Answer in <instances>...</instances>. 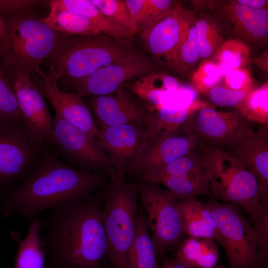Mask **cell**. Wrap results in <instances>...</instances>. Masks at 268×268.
Listing matches in <instances>:
<instances>
[{
    "label": "cell",
    "mask_w": 268,
    "mask_h": 268,
    "mask_svg": "<svg viewBox=\"0 0 268 268\" xmlns=\"http://www.w3.org/2000/svg\"><path fill=\"white\" fill-rule=\"evenodd\" d=\"M99 197L52 209L41 219L46 268H101L107 245Z\"/></svg>",
    "instance_id": "1"
},
{
    "label": "cell",
    "mask_w": 268,
    "mask_h": 268,
    "mask_svg": "<svg viewBox=\"0 0 268 268\" xmlns=\"http://www.w3.org/2000/svg\"><path fill=\"white\" fill-rule=\"evenodd\" d=\"M103 171L77 169L53 154L45 156L0 205L3 217L16 214L30 221L42 211L85 199L103 186Z\"/></svg>",
    "instance_id": "2"
},
{
    "label": "cell",
    "mask_w": 268,
    "mask_h": 268,
    "mask_svg": "<svg viewBox=\"0 0 268 268\" xmlns=\"http://www.w3.org/2000/svg\"><path fill=\"white\" fill-rule=\"evenodd\" d=\"M143 54L131 41L107 35L81 36L62 33L46 61L58 80L71 85L98 68Z\"/></svg>",
    "instance_id": "3"
},
{
    "label": "cell",
    "mask_w": 268,
    "mask_h": 268,
    "mask_svg": "<svg viewBox=\"0 0 268 268\" xmlns=\"http://www.w3.org/2000/svg\"><path fill=\"white\" fill-rule=\"evenodd\" d=\"M7 38L0 56L2 76L13 82L20 73L30 74L49 57L62 33L51 29L31 10L0 15Z\"/></svg>",
    "instance_id": "4"
},
{
    "label": "cell",
    "mask_w": 268,
    "mask_h": 268,
    "mask_svg": "<svg viewBox=\"0 0 268 268\" xmlns=\"http://www.w3.org/2000/svg\"><path fill=\"white\" fill-rule=\"evenodd\" d=\"M102 208L106 255L113 268H127L128 252L134 240L138 205V184L126 181L124 174L110 176Z\"/></svg>",
    "instance_id": "5"
},
{
    "label": "cell",
    "mask_w": 268,
    "mask_h": 268,
    "mask_svg": "<svg viewBox=\"0 0 268 268\" xmlns=\"http://www.w3.org/2000/svg\"><path fill=\"white\" fill-rule=\"evenodd\" d=\"M204 203L216 222L230 268H259L265 265L268 251L240 208L215 200Z\"/></svg>",
    "instance_id": "6"
},
{
    "label": "cell",
    "mask_w": 268,
    "mask_h": 268,
    "mask_svg": "<svg viewBox=\"0 0 268 268\" xmlns=\"http://www.w3.org/2000/svg\"><path fill=\"white\" fill-rule=\"evenodd\" d=\"M138 191L156 253L163 255L168 248L179 247L185 234L176 196L154 183L143 182Z\"/></svg>",
    "instance_id": "7"
},
{
    "label": "cell",
    "mask_w": 268,
    "mask_h": 268,
    "mask_svg": "<svg viewBox=\"0 0 268 268\" xmlns=\"http://www.w3.org/2000/svg\"><path fill=\"white\" fill-rule=\"evenodd\" d=\"M48 142L79 169L103 171L110 177L117 172L111 158L95 145L85 132L56 113Z\"/></svg>",
    "instance_id": "8"
},
{
    "label": "cell",
    "mask_w": 268,
    "mask_h": 268,
    "mask_svg": "<svg viewBox=\"0 0 268 268\" xmlns=\"http://www.w3.org/2000/svg\"><path fill=\"white\" fill-rule=\"evenodd\" d=\"M42 147L24 125L0 119V187L22 181Z\"/></svg>",
    "instance_id": "9"
},
{
    "label": "cell",
    "mask_w": 268,
    "mask_h": 268,
    "mask_svg": "<svg viewBox=\"0 0 268 268\" xmlns=\"http://www.w3.org/2000/svg\"><path fill=\"white\" fill-rule=\"evenodd\" d=\"M161 66L152 57L142 54L98 68L70 86L79 97L111 94L127 81L136 79Z\"/></svg>",
    "instance_id": "10"
},
{
    "label": "cell",
    "mask_w": 268,
    "mask_h": 268,
    "mask_svg": "<svg viewBox=\"0 0 268 268\" xmlns=\"http://www.w3.org/2000/svg\"><path fill=\"white\" fill-rule=\"evenodd\" d=\"M200 6L215 12L221 22L236 39L263 44L268 38V10L253 8L234 0H209ZM199 3H200L199 2ZM222 23V24H223Z\"/></svg>",
    "instance_id": "11"
},
{
    "label": "cell",
    "mask_w": 268,
    "mask_h": 268,
    "mask_svg": "<svg viewBox=\"0 0 268 268\" xmlns=\"http://www.w3.org/2000/svg\"><path fill=\"white\" fill-rule=\"evenodd\" d=\"M248 125L237 110L218 111L207 104L196 111L182 129L187 135L197 134L218 147L230 145Z\"/></svg>",
    "instance_id": "12"
},
{
    "label": "cell",
    "mask_w": 268,
    "mask_h": 268,
    "mask_svg": "<svg viewBox=\"0 0 268 268\" xmlns=\"http://www.w3.org/2000/svg\"><path fill=\"white\" fill-rule=\"evenodd\" d=\"M49 68V72L40 67L35 70L42 78L39 91L50 101L56 113L82 130L94 140L100 130L89 106L76 93L61 90L54 70Z\"/></svg>",
    "instance_id": "13"
},
{
    "label": "cell",
    "mask_w": 268,
    "mask_h": 268,
    "mask_svg": "<svg viewBox=\"0 0 268 268\" xmlns=\"http://www.w3.org/2000/svg\"><path fill=\"white\" fill-rule=\"evenodd\" d=\"M200 139L197 134H177L159 139L147 138L127 172L138 174L140 177L154 174L193 151Z\"/></svg>",
    "instance_id": "14"
},
{
    "label": "cell",
    "mask_w": 268,
    "mask_h": 268,
    "mask_svg": "<svg viewBox=\"0 0 268 268\" xmlns=\"http://www.w3.org/2000/svg\"><path fill=\"white\" fill-rule=\"evenodd\" d=\"M147 139L144 125L130 124L100 130L94 143L111 158L117 171L124 174Z\"/></svg>",
    "instance_id": "15"
},
{
    "label": "cell",
    "mask_w": 268,
    "mask_h": 268,
    "mask_svg": "<svg viewBox=\"0 0 268 268\" xmlns=\"http://www.w3.org/2000/svg\"><path fill=\"white\" fill-rule=\"evenodd\" d=\"M13 88L28 132L43 147L51 134L53 118L41 93L26 73L14 77Z\"/></svg>",
    "instance_id": "16"
},
{
    "label": "cell",
    "mask_w": 268,
    "mask_h": 268,
    "mask_svg": "<svg viewBox=\"0 0 268 268\" xmlns=\"http://www.w3.org/2000/svg\"><path fill=\"white\" fill-rule=\"evenodd\" d=\"M89 106L99 130L119 125H144L149 111L122 87L105 95L87 96Z\"/></svg>",
    "instance_id": "17"
},
{
    "label": "cell",
    "mask_w": 268,
    "mask_h": 268,
    "mask_svg": "<svg viewBox=\"0 0 268 268\" xmlns=\"http://www.w3.org/2000/svg\"><path fill=\"white\" fill-rule=\"evenodd\" d=\"M268 124L254 131L247 126L229 145L230 153L253 173L268 199Z\"/></svg>",
    "instance_id": "18"
},
{
    "label": "cell",
    "mask_w": 268,
    "mask_h": 268,
    "mask_svg": "<svg viewBox=\"0 0 268 268\" xmlns=\"http://www.w3.org/2000/svg\"><path fill=\"white\" fill-rule=\"evenodd\" d=\"M184 8L182 4L180 5L150 29L140 34L145 49L161 66L169 67L179 45Z\"/></svg>",
    "instance_id": "19"
},
{
    "label": "cell",
    "mask_w": 268,
    "mask_h": 268,
    "mask_svg": "<svg viewBox=\"0 0 268 268\" xmlns=\"http://www.w3.org/2000/svg\"><path fill=\"white\" fill-rule=\"evenodd\" d=\"M207 104L197 100L181 108H170L162 105L149 111L144 125L147 138L159 139L177 135L194 113Z\"/></svg>",
    "instance_id": "20"
},
{
    "label": "cell",
    "mask_w": 268,
    "mask_h": 268,
    "mask_svg": "<svg viewBox=\"0 0 268 268\" xmlns=\"http://www.w3.org/2000/svg\"><path fill=\"white\" fill-rule=\"evenodd\" d=\"M182 225L189 237L210 239L221 245V239L211 212L204 202L196 198L178 201Z\"/></svg>",
    "instance_id": "21"
},
{
    "label": "cell",
    "mask_w": 268,
    "mask_h": 268,
    "mask_svg": "<svg viewBox=\"0 0 268 268\" xmlns=\"http://www.w3.org/2000/svg\"><path fill=\"white\" fill-rule=\"evenodd\" d=\"M150 182L164 185L180 201L210 192V178L203 162L179 174L156 178Z\"/></svg>",
    "instance_id": "22"
},
{
    "label": "cell",
    "mask_w": 268,
    "mask_h": 268,
    "mask_svg": "<svg viewBox=\"0 0 268 268\" xmlns=\"http://www.w3.org/2000/svg\"><path fill=\"white\" fill-rule=\"evenodd\" d=\"M130 20V32L133 36L147 31L180 4L173 0H125Z\"/></svg>",
    "instance_id": "23"
},
{
    "label": "cell",
    "mask_w": 268,
    "mask_h": 268,
    "mask_svg": "<svg viewBox=\"0 0 268 268\" xmlns=\"http://www.w3.org/2000/svg\"><path fill=\"white\" fill-rule=\"evenodd\" d=\"M200 59L195 14L184 8L180 40L169 68L182 74H187L196 69Z\"/></svg>",
    "instance_id": "24"
},
{
    "label": "cell",
    "mask_w": 268,
    "mask_h": 268,
    "mask_svg": "<svg viewBox=\"0 0 268 268\" xmlns=\"http://www.w3.org/2000/svg\"><path fill=\"white\" fill-rule=\"evenodd\" d=\"M41 219L35 218L30 221L27 234H21L12 230L11 237L17 243L14 268H46V252L41 236Z\"/></svg>",
    "instance_id": "25"
},
{
    "label": "cell",
    "mask_w": 268,
    "mask_h": 268,
    "mask_svg": "<svg viewBox=\"0 0 268 268\" xmlns=\"http://www.w3.org/2000/svg\"><path fill=\"white\" fill-rule=\"evenodd\" d=\"M128 85L131 92L146 103L151 111L163 105L162 99L165 94L177 90L180 85L176 78L158 69L143 75Z\"/></svg>",
    "instance_id": "26"
},
{
    "label": "cell",
    "mask_w": 268,
    "mask_h": 268,
    "mask_svg": "<svg viewBox=\"0 0 268 268\" xmlns=\"http://www.w3.org/2000/svg\"><path fill=\"white\" fill-rule=\"evenodd\" d=\"M47 5L78 13L95 25L103 34L117 40L132 42L131 33L107 18L91 0H48Z\"/></svg>",
    "instance_id": "27"
},
{
    "label": "cell",
    "mask_w": 268,
    "mask_h": 268,
    "mask_svg": "<svg viewBox=\"0 0 268 268\" xmlns=\"http://www.w3.org/2000/svg\"><path fill=\"white\" fill-rule=\"evenodd\" d=\"M148 230L146 215L140 209L137 217L134 237L128 252L127 268H160Z\"/></svg>",
    "instance_id": "28"
},
{
    "label": "cell",
    "mask_w": 268,
    "mask_h": 268,
    "mask_svg": "<svg viewBox=\"0 0 268 268\" xmlns=\"http://www.w3.org/2000/svg\"><path fill=\"white\" fill-rule=\"evenodd\" d=\"M176 257L191 268H214L217 266L219 252L213 240L189 237L180 244Z\"/></svg>",
    "instance_id": "29"
},
{
    "label": "cell",
    "mask_w": 268,
    "mask_h": 268,
    "mask_svg": "<svg viewBox=\"0 0 268 268\" xmlns=\"http://www.w3.org/2000/svg\"><path fill=\"white\" fill-rule=\"evenodd\" d=\"M49 6V14L42 20L53 30L68 35L91 36L103 34L82 15L70 10Z\"/></svg>",
    "instance_id": "30"
},
{
    "label": "cell",
    "mask_w": 268,
    "mask_h": 268,
    "mask_svg": "<svg viewBox=\"0 0 268 268\" xmlns=\"http://www.w3.org/2000/svg\"><path fill=\"white\" fill-rule=\"evenodd\" d=\"M195 28L200 59L212 60L223 42V27L218 17L206 13L195 15Z\"/></svg>",
    "instance_id": "31"
},
{
    "label": "cell",
    "mask_w": 268,
    "mask_h": 268,
    "mask_svg": "<svg viewBox=\"0 0 268 268\" xmlns=\"http://www.w3.org/2000/svg\"><path fill=\"white\" fill-rule=\"evenodd\" d=\"M213 60L223 76L233 69L245 67L250 63V47L241 40L228 39L223 41Z\"/></svg>",
    "instance_id": "32"
},
{
    "label": "cell",
    "mask_w": 268,
    "mask_h": 268,
    "mask_svg": "<svg viewBox=\"0 0 268 268\" xmlns=\"http://www.w3.org/2000/svg\"><path fill=\"white\" fill-rule=\"evenodd\" d=\"M235 110L247 121L268 124V82L252 89Z\"/></svg>",
    "instance_id": "33"
},
{
    "label": "cell",
    "mask_w": 268,
    "mask_h": 268,
    "mask_svg": "<svg viewBox=\"0 0 268 268\" xmlns=\"http://www.w3.org/2000/svg\"><path fill=\"white\" fill-rule=\"evenodd\" d=\"M0 119L25 125L24 118L13 90V83L2 76L0 77Z\"/></svg>",
    "instance_id": "34"
},
{
    "label": "cell",
    "mask_w": 268,
    "mask_h": 268,
    "mask_svg": "<svg viewBox=\"0 0 268 268\" xmlns=\"http://www.w3.org/2000/svg\"><path fill=\"white\" fill-rule=\"evenodd\" d=\"M222 75L213 60H204L197 67L191 78L193 85L203 94H207L213 87L219 84Z\"/></svg>",
    "instance_id": "35"
},
{
    "label": "cell",
    "mask_w": 268,
    "mask_h": 268,
    "mask_svg": "<svg viewBox=\"0 0 268 268\" xmlns=\"http://www.w3.org/2000/svg\"><path fill=\"white\" fill-rule=\"evenodd\" d=\"M91 1L107 18L130 32V16L125 0H91Z\"/></svg>",
    "instance_id": "36"
},
{
    "label": "cell",
    "mask_w": 268,
    "mask_h": 268,
    "mask_svg": "<svg viewBox=\"0 0 268 268\" xmlns=\"http://www.w3.org/2000/svg\"><path fill=\"white\" fill-rule=\"evenodd\" d=\"M251 91L234 90L218 84L207 93L214 104L223 107H236L239 104Z\"/></svg>",
    "instance_id": "37"
},
{
    "label": "cell",
    "mask_w": 268,
    "mask_h": 268,
    "mask_svg": "<svg viewBox=\"0 0 268 268\" xmlns=\"http://www.w3.org/2000/svg\"><path fill=\"white\" fill-rule=\"evenodd\" d=\"M222 86L234 90L251 91L254 88L250 71L245 67L233 69L222 76Z\"/></svg>",
    "instance_id": "38"
},
{
    "label": "cell",
    "mask_w": 268,
    "mask_h": 268,
    "mask_svg": "<svg viewBox=\"0 0 268 268\" xmlns=\"http://www.w3.org/2000/svg\"><path fill=\"white\" fill-rule=\"evenodd\" d=\"M48 0H0V15L10 14L31 10L35 6L47 5Z\"/></svg>",
    "instance_id": "39"
},
{
    "label": "cell",
    "mask_w": 268,
    "mask_h": 268,
    "mask_svg": "<svg viewBox=\"0 0 268 268\" xmlns=\"http://www.w3.org/2000/svg\"><path fill=\"white\" fill-rule=\"evenodd\" d=\"M238 3L257 9H268V1L266 0H235Z\"/></svg>",
    "instance_id": "40"
},
{
    "label": "cell",
    "mask_w": 268,
    "mask_h": 268,
    "mask_svg": "<svg viewBox=\"0 0 268 268\" xmlns=\"http://www.w3.org/2000/svg\"><path fill=\"white\" fill-rule=\"evenodd\" d=\"M162 268H193L189 267L177 259L168 260L165 259Z\"/></svg>",
    "instance_id": "41"
},
{
    "label": "cell",
    "mask_w": 268,
    "mask_h": 268,
    "mask_svg": "<svg viewBox=\"0 0 268 268\" xmlns=\"http://www.w3.org/2000/svg\"><path fill=\"white\" fill-rule=\"evenodd\" d=\"M7 38V30L6 23L0 15V43L4 45Z\"/></svg>",
    "instance_id": "42"
},
{
    "label": "cell",
    "mask_w": 268,
    "mask_h": 268,
    "mask_svg": "<svg viewBox=\"0 0 268 268\" xmlns=\"http://www.w3.org/2000/svg\"><path fill=\"white\" fill-rule=\"evenodd\" d=\"M3 51V45L0 43V56L2 54Z\"/></svg>",
    "instance_id": "43"
},
{
    "label": "cell",
    "mask_w": 268,
    "mask_h": 268,
    "mask_svg": "<svg viewBox=\"0 0 268 268\" xmlns=\"http://www.w3.org/2000/svg\"><path fill=\"white\" fill-rule=\"evenodd\" d=\"M214 268H227L224 265L220 264L218 266H216Z\"/></svg>",
    "instance_id": "44"
},
{
    "label": "cell",
    "mask_w": 268,
    "mask_h": 268,
    "mask_svg": "<svg viewBox=\"0 0 268 268\" xmlns=\"http://www.w3.org/2000/svg\"><path fill=\"white\" fill-rule=\"evenodd\" d=\"M1 76H2V73H1V70H0V77H1Z\"/></svg>",
    "instance_id": "45"
},
{
    "label": "cell",
    "mask_w": 268,
    "mask_h": 268,
    "mask_svg": "<svg viewBox=\"0 0 268 268\" xmlns=\"http://www.w3.org/2000/svg\"></svg>",
    "instance_id": "46"
},
{
    "label": "cell",
    "mask_w": 268,
    "mask_h": 268,
    "mask_svg": "<svg viewBox=\"0 0 268 268\" xmlns=\"http://www.w3.org/2000/svg\"></svg>",
    "instance_id": "47"
}]
</instances>
